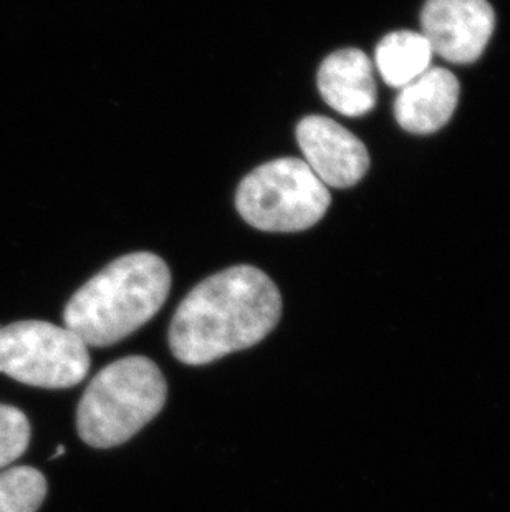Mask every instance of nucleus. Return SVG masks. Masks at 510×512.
Wrapping results in <instances>:
<instances>
[{"label": "nucleus", "instance_id": "obj_9", "mask_svg": "<svg viewBox=\"0 0 510 512\" xmlns=\"http://www.w3.org/2000/svg\"><path fill=\"white\" fill-rule=\"evenodd\" d=\"M318 90L340 115L358 118L375 108L376 83L370 57L358 49L328 55L318 70Z\"/></svg>", "mask_w": 510, "mask_h": 512}, {"label": "nucleus", "instance_id": "obj_1", "mask_svg": "<svg viewBox=\"0 0 510 512\" xmlns=\"http://www.w3.org/2000/svg\"><path fill=\"white\" fill-rule=\"evenodd\" d=\"M282 295L265 272L234 266L196 285L169 325V348L179 362L207 365L264 340L279 324Z\"/></svg>", "mask_w": 510, "mask_h": 512}, {"label": "nucleus", "instance_id": "obj_5", "mask_svg": "<svg viewBox=\"0 0 510 512\" xmlns=\"http://www.w3.org/2000/svg\"><path fill=\"white\" fill-rule=\"evenodd\" d=\"M90 353L67 327L24 320L0 327V373L30 387L62 390L82 383Z\"/></svg>", "mask_w": 510, "mask_h": 512}, {"label": "nucleus", "instance_id": "obj_11", "mask_svg": "<svg viewBox=\"0 0 510 512\" xmlns=\"http://www.w3.org/2000/svg\"><path fill=\"white\" fill-rule=\"evenodd\" d=\"M47 496L39 469L15 466L0 473V512H37Z\"/></svg>", "mask_w": 510, "mask_h": 512}, {"label": "nucleus", "instance_id": "obj_4", "mask_svg": "<svg viewBox=\"0 0 510 512\" xmlns=\"http://www.w3.org/2000/svg\"><path fill=\"white\" fill-rule=\"evenodd\" d=\"M330 193L299 158H279L247 174L236 194L237 211L252 228L299 232L327 213Z\"/></svg>", "mask_w": 510, "mask_h": 512}, {"label": "nucleus", "instance_id": "obj_13", "mask_svg": "<svg viewBox=\"0 0 510 512\" xmlns=\"http://www.w3.org/2000/svg\"><path fill=\"white\" fill-rule=\"evenodd\" d=\"M65 455V448L62 445L58 446L57 451L53 453L52 459L60 458V456Z\"/></svg>", "mask_w": 510, "mask_h": 512}, {"label": "nucleus", "instance_id": "obj_10", "mask_svg": "<svg viewBox=\"0 0 510 512\" xmlns=\"http://www.w3.org/2000/svg\"><path fill=\"white\" fill-rule=\"evenodd\" d=\"M433 50L423 34L400 30L386 35L376 47L375 62L390 87L403 88L428 70Z\"/></svg>", "mask_w": 510, "mask_h": 512}, {"label": "nucleus", "instance_id": "obj_7", "mask_svg": "<svg viewBox=\"0 0 510 512\" xmlns=\"http://www.w3.org/2000/svg\"><path fill=\"white\" fill-rule=\"evenodd\" d=\"M295 135L305 163L325 186L350 188L370 168V155L360 138L332 118L305 116Z\"/></svg>", "mask_w": 510, "mask_h": 512}, {"label": "nucleus", "instance_id": "obj_12", "mask_svg": "<svg viewBox=\"0 0 510 512\" xmlns=\"http://www.w3.org/2000/svg\"><path fill=\"white\" fill-rule=\"evenodd\" d=\"M30 443V423L24 411L0 403V469L24 455Z\"/></svg>", "mask_w": 510, "mask_h": 512}, {"label": "nucleus", "instance_id": "obj_8", "mask_svg": "<svg viewBox=\"0 0 510 512\" xmlns=\"http://www.w3.org/2000/svg\"><path fill=\"white\" fill-rule=\"evenodd\" d=\"M458 100V78L446 68H428L421 77L400 88L395 102L396 121L409 133H434L451 120Z\"/></svg>", "mask_w": 510, "mask_h": 512}, {"label": "nucleus", "instance_id": "obj_2", "mask_svg": "<svg viewBox=\"0 0 510 512\" xmlns=\"http://www.w3.org/2000/svg\"><path fill=\"white\" fill-rule=\"evenodd\" d=\"M171 272L151 252L118 257L72 295L63 322L85 345L108 347L135 334L168 299Z\"/></svg>", "mask_w": 510, "mask_h": 512}, {"label": "nucleus", "instance_id": "obj_3", "mask_svg": "<svg viewBox=\"0 0 510 512\" xmlns=\"http://www.w3.org/2000/svg\"><path fill=\"white\" fill-rule=\"evenodd\" d=\"M168 383L150 358L133 355L95 375L77 411L78 435L93 448H113L131 440L161 413Z\"/></svg>", "mask_w": 510, "mask_h": 512}, {"label": "nucleus", "instance_id": "obj_6", "mask_svg": "<svg viewBox=\"0 0 510 512\" xmlns=\"http://www.w3.org/2000/svg\"><path fill=\"white\" fill-rule=\"evenodd\" d=\"M496 24L487 0H428L421 12V34L433 54L453 63H472L486 50Z\"/></svg>", "mask_w": 510, "mask_h": 512}]
</instances>
